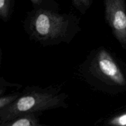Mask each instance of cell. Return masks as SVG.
Segmentation results:
<instances>
[{"label":"cell","instance_id":"cell-5","mask_svg":"<svg viewBox=\"0 0 126 126\" xmlns=\"http://www.w3.org/2000/svg\"><path fill=\"white\" fill-rule=\"evenodd\" d=\"M11 0H0V16L4 21H7L12 7Z\"/></svg>","mask_w":126,"mask_h":126},{"label":"cell","instance_id":"cell-7","mask_svg":"<svg viewBox=\"0 0 126 126\" xmlns=\"http://www.w3.org/2000/svg\"><path fill=\"white\" fill-rule=\"evenodd\" d=\"M92 2L93 1L92 0H73L72 3L82 14H84L87 10L89 8Z\"/></svg>","mask_w":126,"mask_h":126},{"label":"cell","instance_id":"cell-3","mask_svg":"<svg viewBox=\"0 0 126 126\" xmlns=\"http://www.w3.org/2000/svg\"><path fill=\"white\" fill-rule=\"evenodd\" d=\"M89 68L93 77L107 86L116 88L126 85V78L118 62L105 48L99 49L95 53Z\"/></svg>","mask_w":126,"mask_h":126},{"label":"cell","instance_id":"cell-6","mask_svg":"<svg viewBox=\"0 0 126 126\" xmlns=\"http://www.w3.org/2000/svg\"><path fill=\"white\" fill-rule=\"evenodd\" d=\"M20 95V94L3 96L0 97V110L6 108L14 103Z\"/></svg>","mask_w":126,"mask_h":126},{"label":"cell","instance_id":"cell-4","mask_svg":"<svg viewBox=\"0 0 126 126\" xmlns=\"http://www.w3.org/2000/svg\"><path fill=\"white\" fill-rule=\"evenodd\" d=\"M105 18L113 35L123 47L126 46V12L123 0H106Z\"/></svg>","mask_w":126,"mask_h":126},{"label":"cell","instance_id":"cell-1","mask_svg":"<svg viewBox=\"0 0 126 126\" xmlns=\"http://www.w3.org/2000/svg\"><path fill=\"white\" fill-rule=\"evenodd\" d=\"M74 20L68 15L39 8L30 16L28 33L44 45L68 42L75 33Z\"/></svg>","mask_w":126,"mask_h":126},{"label":"cell","instance_id":"cell-9","mask_svg":"<svg viewBox=\"0 0 126 126\" xmlns=\"http://www.w3.org/2000/svg\"><path fill=\"white\" fill-rule=\"evenodd\" d=\"M31 2H32L33 5H35V6H39V5L43 3V1L42 0H32Z\"/></svg>","mask_w":126,"mask_h":126},{"label":"cell","instance_id":"cell-8","mask_svg":"<svg viewBox=\"0 0 126 126\" xmlns=\"http://www.w3.org/2000/svg\"><path fill=\"white\" fill-rule=\"evenodd\" d=\"M113 116L110 119V124L113 126H126V113Z\"/></svg>","mask_w":126,"mask_h":126},{"label":"cell","instance_id":"cell-2","mask_svg":"<svg viewBox=\"0 0 126 126\" xmlns=\"http://www.w3.org/2000/svg\"><path fill=\"white\" fill-rule=\"evenodd\" d=\"M63 94L41 89H32L22 94L11 105L0 110L1 121H8L22 115L63 107Z\"/></svg>","mask_w":126,"mask_h":126}]
</instances>
